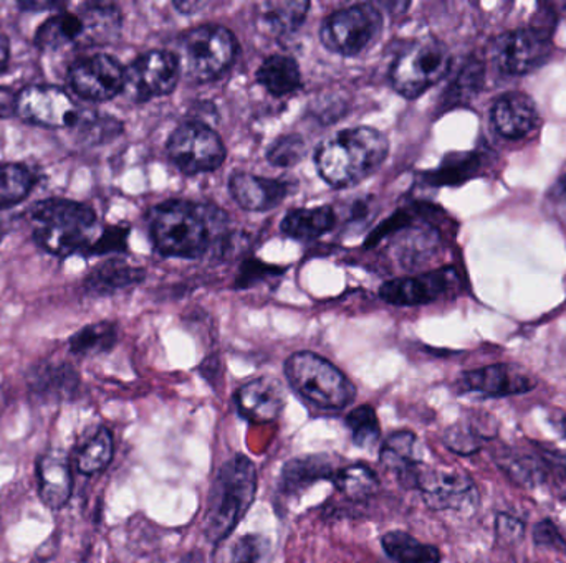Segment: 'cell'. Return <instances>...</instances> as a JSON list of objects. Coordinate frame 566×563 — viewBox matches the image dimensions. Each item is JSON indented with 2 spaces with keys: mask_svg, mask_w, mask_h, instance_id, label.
I'll return each mask as SVG.
<instances>
[{
  "mask_svg": "<svg viewBox=\"0 0 566 563\" xmlns=\"http://www.w3.org/2000/svg\"><path fill=\"white\" fill-rule=\"evenodd\" d=\"M221 210L189 200H168L148 213L152 245L164 257L202 258L214 243Z\"/></svg>",
  "mask_w": 566,
  "mask_h": 563,
  "instance_id": "1",
  "label": "cell"
},
{
  "mask_svg": "<svg viewBox=\"0 0 566 563\" xmlns=\"http://www.w3.org/2000/svg\"><path fill=\"white\" fill-rule=\"evenodd\" d=\"M390 141L374 127H353L323 139L315 151V167L335 189L356 186L381 167Z\"/></svg>",
  "mask_w": 566,
  "mask_h": 563,
  "instance_id": "2",
  "label": "cell"
},
{
  "mask_svg": "<svg viewBox=\"0 0 566 563\" xmlns=\"http://www.w3.org/2000/svg\"><path fill=\"white\" fill-rule=\"evenodd\" d=\"M257 488L256 464L246 454H235L219 467L202 518L209 542H224L234 533L256 501Z\"/></svg>",
  "mask_w": 566,
  "mask_h": 563,
  "instance_id": "3",
  "label": "cell"
},
{
  "mask_svg": "<svg viewBox=\"0 0 566 563\" xmlns=\"http://www.w3.org/2000/svg\"><path fill=\"white\" fill-rule=\"evenodd\" d=\"M34 222V240L38 247L57 254H85L90 247V232L97 224L91 207L69 199H47L28 210Z\"/></svg>",
  "mask_w": 566,
  "mask_h": 563,
  "instance_id": "4",
  "label": "cell"
},
{
  "mask_svg": "<svg viewBox=\"0 0 566 563\" xmlns=\"http://www.w3.org/2000/svg\"><path fill=\"white\" fill-rule=\"evenodd\" d=\"M283 371L295 392L315 409L340 412L355 400L353 381L332 362L313 352L292 354Z\"/></svg>",
  "mask_w": 566,
  "mask_h": 563,
  "instance_id": "5",
  "label": "cell"
},
{
  "mask_svg": "<svg viewBox=\"0 0 566 563\" xmlns=\"http://www.w3.org/2000/svg\"><path fill=\"white\" fill-rule=\"evenodd\" d=\"M176 57L187 79L212 82L231 68L237 57V40L221 25H200L181 35Z\"/></svg>",
  "mask_w": 566,
  "mask_h": 563,
  "instance_id": "6",
  "label": "cell"
},
{
  "mask_svg": "<svg viewBox=\"0 0 566 563\" xmlns=\"http://www.w3.org/2000/svg\"><path fill=\"white\" fill-rule=\"evenodd\" d=\"M451 62L450 50L442 41L434 38L411 41L394 59L391 85L401 97L415 100L447 75Z\"/></svg>",
  "mask_w": 566,
  "mask_h": 563,
  "instance_id": "7",
  "label": "cell"
},
{
  "mask_svg": "<svg viewBox=\"0 0 566 563\" xmlns=\"http://www.w3.org/2000/svg\"><path fill=\"white\" fill-rule=\"evenodd\" d=\"M381 34V12L373 4H356L329 15L321 24L320 40L336 55L358 57L368 52Z\"/></svg>",
  "mask_w": 566,
  "mask_h": 563,
  "instance_id": "8",
  "label": "cell"
},
{
  "mask_svg": "<svg viewBox=\"0 0 566 563\" xmlns=\"http://www.w3.org/2000/svg\"><path fill=\"white\" fill-rule=\"evenodd\" d=\"M17 114L27 123L52 129L79 132L94 116L73 101L65 90L53 85H32L17 95Z\"/></svg>",
  "mask_w": 566,
  "mask_h": 563,
  "instance_id": "9",
  "label": "cell"
},
{
  "mask_svg": "<svg viewBox=\"0 0 566 563\" xmlns=\"http://www.w3.org/2000/svg\"><path fill=\"white\" fill-rule=\"evenodd\" d=\"M168 158L187 176L208 174L225 161L221 136L206 124L189 121L171 133L167 145Z\"/></svg>",
  "mask_w": 566,
  "mask_h": 563,
  "instance_id": "10",
  "label": "cell"
},
{
  "mask_svg": "<svg viewBox=\"0 0 566 563\" xmlns=\"http://www.w3.org/2000/svg\"><path fill=\"white\" fill-rule=\"evenodd\" d=\"M181 68L176 53L151 50L143 53L125 72V93L136 103L173 93Z\"/></svg>",
  "mask_w": 566,
  "mask_h": 563,
  "instance_id": "11",
  "label": "cell"
},
{
  "mask_svg": "<svg viewBox=\"0 0 566 563\" xmlns=\"http://www.w3.org/2000/svg\"><path fill=\"white\" fill-rule=\"evenodd\" d=\"M552 52L550 35L539 28H520L497 37L492 46V59L502 73L524 75L543 65Z\"/></svg>",
  "mask_w": 566,
  "mask_h": 563,
  "instance_id": "12",
  "label": "cell"
},
{
  "mask_svg": "<svg viewBox=\"0 0 566 563\" xmlns=\"http://www.w3.org/2000/svg\"><path fill=\"white\" fill-rule=\"evenodd\" d=\"M415 489L434 511L467 512L479 504V492L473 483L456 471L432 470L421 464Z\"/></svg>",
  "mask_w": 566,
  "mask_h": 563,
  "instance_id": "13",
  "label": "cell"
},
{
  "mask_svg": "<svg viewBox=\"0 0 566 563\" xmlns=\"http://www.w3.org/2000/svg\"><path fill=\"white\" fill-rule=\"evenodd\" d=\"M125 72L120 62L104 53L79 59L69 70L70 85L88 101L113 100L125 90Z\"/></svg>",
  "mask_w": 566,
  "mask_h": 563,
  "instance_id": "14",
  "label": "cell"
},
{
  "mask_svg": "<svg viewBox=\"0 0 566 563\" xmlns=\"http://www.w3.org/2000/svg\"><path fill=\"white\" fill-rule=\"evenodd\" d=\"M456 282V270H435L415 278L391 279L381 286L380 296L393 306H421L441 299Z\"/></svg>",
  "mask_w": 566,
  "mask_h": 563,
  "instance_id": "15",
  "label": "cell"
},
{
  "mask_svg": "<svg viewBox=\"0 0 566 563\" xmlns=\"http://www.w3.org/2000/svg\"><path fill=\"white\" fill-rule=\"evenodd\" d=\"M287 396L275 377H259L247 381L235 393V405L244 418L253 423H270L285 409Z\"/></svg>",
  "mask_w": 566,
  "mask_h": 563,
  "instance_id": "16",
  "label": "cell"
},
{
  "mask_svg": "<svg viewBox=\"0 0 566 563\" xmlns=\"http://www.w3.org/2000/svg\"><path fill=\"white\" fill-rule=\"evenodd\" d=\"M294 184L282 179H266L249 172H235L229 179V192L238 207L249 212L275 209L291 196Z\"/></svg>",
  "mask_w": 566,
  "mask_h": 563,
  "instance_id": "17",
  "label": "cell"
},
{
  "mask_svg": "<svg viewBox=\"0 0 566 563\" xmlns=\"http://www.w3.org/2000/svg\"><path fill=\"white\" fill-rule=\"evenodd\" d=\"M532 378L507 364L489 365L466 372L459 380L460 392L479 393L483 397H507L529 392Z\"/></svg>",
  "mask_w": 566,
  "mask_h": 563,
  "instance_id": "18",
  "label": "cell"
},
{
  "mask_svg": "<svg viewBox=\"0 0 566 563\" xmlns=\"http://www.w3.org/2000/svg\"><path fill=\"white\" fill-rule=\"evenodd\" d=\"M38 495L44 504L59 511L72 496L73 479L69 458L63 451L50 450L37 463Z\"/></svg>",
  "mask_w": 566,
  "mask_h": 563,
  "instance_id": "19",
  "label": "cell"
},
{
  "mask_svg": "<svg viewBox=\"0 0 566 563\" xmlns=\"http://www.w3.org/2000/svg\"><path fill=\"white\" fill-rule=\"evenodd\" d=\"M539 114L532 98L508 93L492 108V123L499 135L507 139L524 138L536 127Z\"/></svg>",
  "mask_w": 566,
  "mask_h": 563,
  "instance_id": "20",
  "label": "cell"
},
{
  "mask_svg": "<svg viewBox=\"0 0 566 563\" xmlns=\"http://www.w3.org/2000/svg\"><path fill=\"white\" fill-rule=\"evenodd\" d=\"M339 470L327 454H307L283 464L280 474V491L285 496H298L317 481H333Z\"/></svg>",
  "mask_w": 566,
  "mask_h": 563,
  "instance_id": "21",
  "label": "cell"
},
{
  "mask_svg": "<svg viewBox=\"0 0 566 563\" xmlns=\"http://www.w3.org/2000/svg\"><path fill=\"white\" fill-rule=\"evenodd\" d=\"M76 15L79 22V49L107 46L120 37L123 17L116 5L88 4Z\"/></svg>",
  "mask_w": 566,
  "mask_h": 563,
  "instance_id": "22",
  "label": "cell"
},
{
  "mask_svg": "<svg viewBox=\"0 0 566 563\" xmlns=\"http://www.w3.org/2000/svg\"><path fill=\"white\" fill-rule=\"evenodd\" d=\"M416 435L409 429H401L393 433L384 441L380 451V461L384 470L396 474L401 486L406 489L416 488V479H418L419 463L415 458Z\"/></svg>",
  "mask_w": 566,
  "mask_h": 563,
  "instance_id": "23",
  "label": "cell"
},
{
  "mask_svg": "<svg viewBox=\"0 0 566 563\" xmlns=\"http://www.w3.org/2000/svg\"><path fill=\"white\" fill-rule=\"evenodd\" d=\"M145 270L128 265L121 260L101 263L97 268L88 273L84 282L87 295L103 298V296L116 295L125 289L135 288L145 279Z\"/></svg>",
  "mask_w": 566,
  "mask_h": 563,
  "instance_id": "24",
  "label": "cell"
},
{
  "mask_svg": "<svg viewBox=\"0 0 566 563\" xmlns=\"http://www.w3.org/2000/svg\"><path fill=\"white\" fill-rule=\"evenodd\" d=\"M310 4L304 0H279L257 8V25L269 37H287L295 34L307 18Z\"/></svg>",
  "mask_w": 566,
  "mask_h": 563,
  "instance_id": "25",
  "label": "cell"
},
{
  "mask_svg": "<svg viewBox=\"0 0 566 563\" xmlns=\"http://www.w3.org/2000/svg\"><path fill=\"white\" fill-rule=\"evenodd\" d=\"M256 78L275 98L288 97L302 86L300 66L287 55L269 57L257 70Z\"/></svg>",
  "mask_w": 566,
  "mask_h": 563,
  "instance_id": "26",
  "label": "cell"
},
{
  "mask_svg": "<svg viewBox=\"0 0 566 563\" xmlns=\"http://www.w3.org/2000/svg\"><path fill=\"white\" fill-rule=\"evenodd\" d=\"M336 213L332 207L291 210L282 221V232L295 240H315L335 228Z\"/></svg>",
  "mask_w": 566,
  "mask_h": 563,
  "instance_id": "27",
  "label": "cell"
},
{
  "mask_svg": "<svg viewBox=\"0 0 566 563\" xmlns=\"http://www.w3.org/2000/svg\"><path fill=\"white\" fill-rule=\"evenodd\" d=\"M78 381V374L69 364H38L28 374L32 392L46 399H66Z\"/></svg>",
  "mask_w": 566,
  "mask_h": 563,
  "instance_id": "28",
  "label": "cell"
},
{
  "mask_svg": "<svg viewBox=\"0 0 566 563\" xmlns=\"http://www.w3.org/2000/svg\"><path fill=\"white\" fill-rule=\"evenodd\" d=\"M384 552L396 563H439L441 552L438 547L419 542L403 530L384 534L381 539Z\"/></svg>",
  "mask_w": 566,
  "mask_h": 563,
  "instance_id": "29",
  "label": "cell"
},
{
  "mask_svg": "<svg viewBox=\"0 0 566 563\" xmlns=\"http://www.w3.org/2000/svg\"><path fill=\"white\" fill-rule=\"evenodd\" d=\"M79 24L76 14H57L44 22L35 35V46L44 52L78 47Z\"/></svg>",
  "mask_w": 566,
  "mask_h": 563,
  "instance_id": "30",
  "label": "cell"
},
{
  "mask_svg": "<svg viewBox=\"0 0 566 563\" xmlns=\"http://www.w3.org/2000/svg\"><path fill=\"white\" fill-rule=\"evenodd\" d=\"M118 340V329L113 323L101 321L79 329L69 340L72 354L78 358H91L111 351Z\"/></svg>",
  "mask_w": 566,
  "mask_h": 563,
  "instance_id": "31",
  "label": "cell"
},
{
  "mask_svg": "<svg viewBox=\"0 0 566 563\" xmlns=\"http://www.w3.org/2000/svg\"><path fill=\"white\" fill-rule=\"evenodd\" d=\"M333 485L349 501L358 502L377 495L380 488L377 473L367 464H352L345 470H339L333 478Z\"/></svg>",
  "mask_w": 566,
  "mask_h": 563,
  "instance_id": "32",
  "label": "cell"
},
{
  "mask_svg": "<svg viewBox=\"0 0 566 563\" xmlns=\"http://www.w3.org/2000/svg\"><path fill=\"white\" fill-rule=\"evenodd\" d=\"M480 167V158L477 154L447 155L441 167L426 174V183L431 186H459L470 177L476 176Z\"/></svg>",
  "mask_w": 566,
  "mask_h": 563,
  "instance_id": "33",
  "label": "cell"
},
{
  "mask_svg": "<svg viewBox=\"0 0 566 563\" xmlns=\"http://www.w3.org/2000/svg\"><path fill=\"white\" fill-rule=\"evenodd\" d=\"M113 460V437L110 429L100 428L78 451L76 466L82 474H97Z\"/></svg>",
  "mask_w": 566,
  "mask_h": 563,
  "instance_id": "34",
  "label": "cell"
},
{
  "mask_svg": "<svg viewBox=\"0 0 566 563\" xmlns=\"http://www.w3.org/2000/svg\"><path fill=\"white\" fill-rule=\"evenodd\" d=\"M32 172L22 164H0V209L21 203L34 189Z\"/></svg>",
  "mask_w": 566,
  "mask_h": 563,
  "instance_id": "35",
  "label": "cell"
},
{
  "mask_svg": "<svg viewBox=\"0 0 566 563\" xmlns=\"http://www.w3.org/2000/svg\"><path fill=\"white\" fill-rule=\"evenodd\" d=\"M346 425L352 429L353 443L362 450H370L380 441L381 428L373 406L361 405L346 415Z\"/></svg>",
  "mask_w": 566,
  "mask_h": 563,
  "instance_id": "36",
  "label": "cell"
},
{
  "mask_svg": "<svg viewBox=\"0 0 566 563\" xmlns=\"http://www.w3.org/2000/svg\"><path fill=\"white\" fill-rule=\"evenodd\" d=\"M307 155V142L297 133L283 135L270 145L267 151V161L275 167H294L300 164Z\"/></svg>",
  "mask_w": 566,
  "mask_h": 563,
  "instance_id": "37",
  "label": "cell"
},
{
  "mask_svg": "<svg viewBox=\"0 0 566 563\" xmlns=\"http://www.w3.org/2000/svg\"><path fill=\"white\" fill-rule=\"evenodd\" d=\"M483 83V66L479 62H470L464 66L446 95V104H459L469 101Z\"/></svg>",
  "mask_w": 566,
  "mask_h": 563,
  "instance_id": "38",
  "label": "cell"
},
{
  "mask_svg": "<svg viewBox=\"0 0 566 563\" xmlns=\"http://www.w3.org/2000/svg\"><path fill=\"white\" fill-rule=\"evenodd\" d=\"M130 227L126 225H116V227H108L97 240L91 241L85 257H100V254L120 253L126 250L128 245Z\"/></svg>",
  "mask_w": 566,
  "mask_h": 563,
  "instance_id": "39",
  "label": "cell"
},
{
  "mask_svg": "<svg viewBox=\"0 0 566 563\" xmlns=\"http://www.w3.org/2000/svg\"><path fill=\"white\" fill-rule=\"evenodd\" d=\"M444 441L450 450L456 451L459 454H470L479 450V435L473 433L470 426L459 425L451 426L444 435Z\"/></svg>",
  "mask_w": 566,
  "mask_h": 563,
  "instance_id": "40",
  "label": "cell"
},
{
  "mask_svg": "<svg viewBox=\"0 0 566 563\" xmlns=\"http://www.w3.org/2000/svg\"><path fill=\"white\" fill-rule=\"evenodd\" d=\"M266 540L260 536L242 537L232 550V563H259L262 559Z\"/></svg>",
  "mask_w": 566,
  "mask_h": 563,
  "instance_id": "41",
  "label": "cell"
},
{
  "mask_svg": "<svg viewBox=\"0 0 566 563\" xmlns=\"http://www.w3.org/2000/svg\"><path fill=\"white\" fill-rule=\"evenodd\" d=\"M533 540L537 546L552 547V549L563 550L566 547L565 540H563L562 534L556 529L555 524L549 518L539 523V526L533 530Z\"/></svg>",
  "mask_w": 566,
  "mask_h": 563,
  "instance_id": "42",
  "label": "cell"
},
{
  "mask_svg": "<svg viewBox=\"0 0 566 563\" xmlns=\"http://www.w3.org/2000/svg\"><path fill=\"white\" fill-rule=\"evenodd\" d=\"M497 533L502 539L514 542L515 539H520L521 534H524V524L517 518L510 517V515L502 514L499 515Z\"/></svg>",
  "mask_w": 566,
  "mask_h": 563,
  "instance_id": "43",
  "label": "cell"
},
{
  "mask_svg": "<svg viewBox=\"0 0 566 563\" xmlns=\"http://www.w3.org/2000/svg\"><path fill=\"white\" fill-rule=\"evenodd\" d=\"M14 114H17V95L11 88L0 86V120H8Z\"/></svg>",
  "mask_w": 566,
  "mask_h": 563,
  "instance_id": "44",
  "label": "cell"
},
{
  "mask_svg": "<svg viewBox=\"0 0 566 563\" xmlns=\"http://www.w3.org/2000/svg\"><path fill=\"white\" fill-rule=\"evenodd\" d=\"M552 202L556 212L566 218V176L562 177L553 187Z\"/></svg>",
  "mask_w": 566,
  "mask_h": 563,
  "instance_id": "45",
  "label": "cell"
},
{
  "mask_svg": "<svg viewBox=\"0 0 566 563\" xmlns=\"http://www.w3.org/2000/svg\"><path fill=\"white\" fill-rule=\"evenodd\" d=\"M9 59H11V46H9V38L0 32V72L8 66Z\"/></svg>",
  "mask_w": 566,
  "mask_h": 563,
  "instance_id": "46",
  "label": "cell"
},
{
  "mask_svg": "<svg viewBox=\"0 0 566 563\" xmlns=\"http://www.w3.org/2000/svg\"><path fill=\"white\" fill-rule=\"evenodd\" d=\"M22 11H47V9L60 8L59 2H21Z\"/></svg>",
  "mask_w": 566,
  "mask_h": 563,
  "instance_id": "47",
  "label": "cell"
},
{
  "mask_svg": "<svg viewBox=\"0 0 566 563\" xmlns=\"http://www.w3.org/2000/svg\"><path fill=\"white\" fill-rule=\"evenodd\" d=\"M174 5H176V9H180V11L183 12V14H193V12L196 11V9L205 8V5L197 4V2H193V4H190V2H187V4H183V2H180V4Z\"/></svg>",
  "mask_w": 566,
  "mask_h": 563,
  "instance_id": "48",
  "label": "cell"
}]
</instances>
